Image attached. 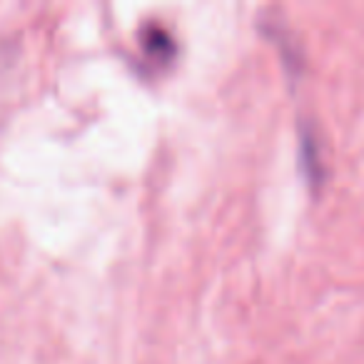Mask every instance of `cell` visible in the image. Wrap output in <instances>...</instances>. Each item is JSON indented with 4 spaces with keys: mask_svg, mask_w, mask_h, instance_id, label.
Instances as JSON below:
<instances>
[{
    "mask_svg": "<svg viewBox=\"0 0 364 364\" xmlns=\"http://www.w3.org/2000/svg\"><path fill=\"white\" fill-rule=\"evenodd\" d=\"M140 46H142V50L150 58H155V60H170L177 53V46L170 33H167V28L157 26V23H147V26L142 28Z\"/></svg>",
    "mask_w": 364,
    "mask_h": 364,
    "instance_id": "1",
    "label": "cell"
}]
</instances>
